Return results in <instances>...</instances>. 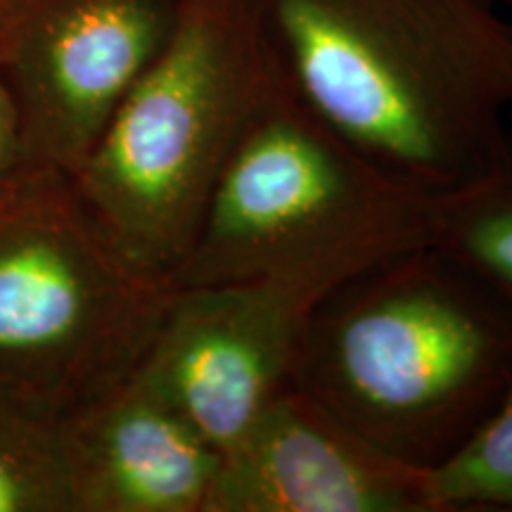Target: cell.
Listing matches in <instances>:
<instances>
[{
	"label": "cell",
	"instance_id": "8fae6325",
	"mask_svg": "<svg viewBox=\"0 0 512 512\" xmlns=\"http://www.w3.org/2000/svg\"><path fill=\"white\" fill-rule=\"evenodd\" d=\"M0 512H74L60 427L0 403Z\"/></svg>",
	"mask_w": 512,
	"mask_h": 512
},
{
	"label": "cell",
	"instance_id": "6da1fadb",
	"mask_svg": "<svg viewBox=\"0 0 512 512\" xmlns=\"http://www.w3.org/2000/svg\"><path fill=\"white\" fill-rule=\"evenodd\" d=\"M294 93L430 195L489 169L510 131L512 22L498 0H256Z\"/></svg>",
	"mask_w": 512,
	"mask_h": 512
},
{
	"label": "cell",
	"instance_id": "4fadbf2b",
	"mask_svg": "<svg viewBox=\"0 0 512 512\" xmlns=\"http://www.w3.org/2000/svg\"><path fill=\"white\" fill-rule=\"evenodd\" d=\"M22 169H27V164H24L17 112L15 105H12L8 86L0 76V183H5Z\"/></svg>",
	"mask_w": 512,
	"mask_h": 512
},
{
	"label": "cell",
	"instance_id": "5b68a950",
	"mask_svg": "<svg viewBox=\"0 0 512 512\" xmlns=\"http://www.w3.org/2000/svg\"><path fill=\"white\" fill-rule=\"evenodd\" d=\"M171 292L114 245L69 174L0 183V403L60 427L136 373Z\"/></svg>",
	"mask_w": 512,
	"mask_h": 512
},
{
	"label": "cell",
	"instance_id": "5bb4252c",
	"mask_svg": "<svg viewBox=\"0 0 512 512\" xmlns=\"http://www.w3.org/2000/svg\"><path fill=\"white\" fill-rule=\"evenodd\" d=\"M498 3H501L503 10H510L512 12V0H498Z\"/></svg>",
	"mask_w": 512,
	"mask_h": 512
},
{
	"label": "cell",
	"instance_id": "7a4b0ae2",
	"mask_svg": "<svg viewBox=\"0 0 512 512\" xmlns=\"http://www.w3.org/2000/svg\"><path fill=\"white\" fill-rule=\"evenodd\" d=\"M294 389L432 472L512 392V304L432 242L403 249L313 302Z\"/></svg>",
	"mask_w": 512,
	"mask_h": 512
},
{
	"label": "cell",
	"instance_id": "ba28073f",
	"mask_svg": "<svg viewBox=\"0 0 512 512\" xmlns=\"http://www.w3.org/2000/svg\"><path fill=\"white\" fill-rule=\"evenodd\" d=\"M209 512H439L430 472L389 456L299 389L221 456Z\"/></svg>",
	"mask_w": 512,
	"mask_h": 512
},
{
	"label": "cell",
	"instance_id": "30bf717a",
	"mask_svg": "<svg viewBox=\"0 0 512 512\" xmlns=\"http://www.w3.org/2000/svg\"><path fill=\"white\" fill-rule=\"evenodd\" d=\"M430 242L512 304V133L489 169L437 195Z\"/></svg>",
	"mask_w": 512,
	"mask_h": 512
},
{
	"label": "cell",
	"instance_id": "9c48e42d",
	"mask_svg": "<svg viewBox=\"0 0 512 512\" xmlns=\"http://www.w3.org/2000/svg\"><path fill=\"white\" fill-rule=\"evenodd\" d=\"M74 512H209L221 453L128 377L60 425Z\"/></svg>",
	"mask_w": 512,
	"mask_h": 512
},
{
	"label": "cell",
	"instance_id": "8992f818",
	"mask_svg": "<svg viewBox=\"0 0 512 512\" xmlns=\"http://www.w3.org/2000/svg\"><path fill=\"white\" fill-rule=\"evenodd\" d=\"M185 0H12L0 8V76L27 169L72 176L157 60Z\"/></svg>",
	"mask_w": 512,
	"mask_h": 512
},
{
	"label": "cell",
	"instance_id": "9a60e30c",
	"mask_svg": "<svg viewBox=\"0 0 512 512\" xmlns=\"http://www.w3.org/2000/svg\"><path fill=\"white\" fill-rule=\"evenodd\" d=\"M8 3H12V0H0V8H5Z\"/></svg>",
	"mask_w": 512,
	"mask_h": 512
},
{
	"label": "cell",
	"instance_id": "52a82bcc",
	"mask_svg": "<svg viewBox=\"0 0 512 512\" xmlns=\"http://www.w3.org/2000/svg\"><path fill=\"white\" fill-rule=\"evenodd\" d=\"M316 299L259 280L174 285L133 375L223 456L294 387Z\"/></svg>",
	"mask_w": 512,
	"mask_h": 512
},
{
	"label": "cell",
	"instance_id": "3957f363",
	"mask_svg": "<svg viewBox=\"0 0 512 512\" xmlns=\"http://www.w3.org/2000/svg\"><path fill=\"white\" fill-rule=\"evenodd\" d=\"M434 200L332 131L275 62L174 285L259 280L320 297L430 242Z\"/></svg>",
	"mask_w": 512,
	"mask_h": 512
},
{
	"label": "cell",
	"instance_id": "277c9868",
	"mask_svg": "<svg viewBox=\"0 0 512 512\" xmlns=\"http://www.w3.org/2000/svg\"><path fill=\"white\" fill-rule=\"evenodd\" d=\"M275 74L256 0H185L72 181L114 245L174 285L223 166Z\"/></svg>",
	"mask_w": 512,
	"mask_h": 512
},
{
	"label": "cell",
	"instance_id": "7c38bea8",
	"mask_svg": "<svg viewBox=\"0 0 512 512\" xmlns=\"http://www.w3.org/2000/svg\"><path fill=\"white\" fill-rule=\"evenodd\" d=\"M430 479L439 512H512V392Z\"/></svg>",
	"mask_w": 512,
	"mask_h": 512
}]
</instances>
